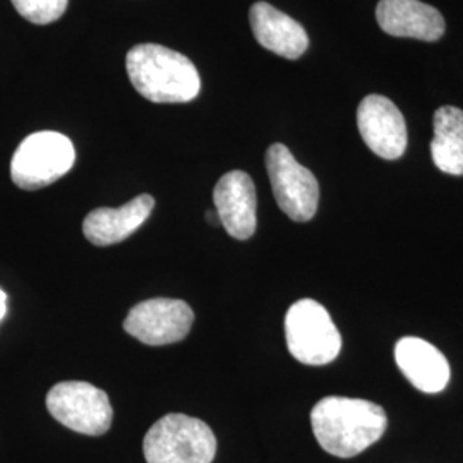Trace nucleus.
<instances>
[{
	"instance_id": "nucleus-1",
	"label": "nucleus",
	"mask_w": 463,
	"mask_h": 463,
	"mask_svg": "<svg viewBox=\"0 0 463 463\" xmlns=\"http://www.w3.org/2000/svg\"><path fill=\"white\" fill-rule=\"evenodd\" d=\"M319 447L338 458H352L373 447L388 428L381 405L363 398H321L311 412Z\"/></svg>"
},
{
	"instance_id": "nucleus-2",
	"label": "nucleus",
	"mask_w": 463,
	"mask_h": 463,
	"mask_svg": "<svg viewBox=\"0 0 463 463\" xmlns=\"http://www.w3.org/2000/svg\"><path fill=\"white\" fill-rule=\"evenodd\" d=\"M126 67L136 91L153 103H185L199 95L198 69L175 50L156 43L136 45Z\"/></svg>"
},
{
	"instance_id": "nucleus-3",
	"label": "nucleus",
	"mask_w": 463,
	"mask_h": 463,
	"mask_svg": "<svg viewBox=\"0 0 463 463\" xmlns=\"http://www.w3.org/2000/svg\"><path fill=\"white\" fill-rule=\"evenodd\" d=\"M148 463H212L216 438L210 426L184 414H168L149 428L143 439Z\"/></svg>"
},
{
	"instance_id": "nucleus-4",
	"label": "nucleus",
	"mask_w": 463,
	"mask_h": 463,
	"mask_svg": "<svg viewBox=\"0 0 463 463\" xmlns=\"http://www.w3.org/2000/svg\"><path fill=\"white\" fill-rule=\"evenodd\" d=\"M285 338L292 357L307 365L333 363L342 350V335L325 306L302 298L285 316Z\"/></svg>"
},
{
	"instance_id": "nucleus-5",
	"label": "nucleus",
	"mask_w": 463,
	"mask_h": 463,
	"mask_svg": "<svg viewBox=\"0 0 463 463\" xmlns=\"http://www.w3.org/2000/svg\"><path fill=\"white\" fill-rule=\"evenodd\" d=\"M76 162L72 141L61 133L30 134L11 162V179L24 191H38L64 177Z\"/></svg>"
},
{
	"instance_id": "nucleus-6",
	"label": "nucleus",
	"mask_w": 463,
	"mask_h": 463,
	"mask_svg": "<svg viewBox=\"0 0 463 463\" xmlns=\"http://www.w3.org/2000/svg\"><path fill=\"white\" fill-rule=\"evenodd\" d=\"M266 170L281 212L294 222H309L317 212L319 184L315 174L300 165L285 145L266 151Z\"/></svg>"
},
{
	"instance_id": "nucleus-7",
	"label": "nucleus",
	"mask_w": 463,
	"mask_h": 463,
	"mask_svg": "<svg viewBox=\"0 0 463 463\" xmlns=\"http://www.w3.org/2000/svg\"><path fill=\"white\" fill-rule=\"evenodd\" d=\"M50 414L71 430L101 436L112 426L114 411L109 395L84 381H64L47 395Z\"/></svg>"
},
{
	"instance_id": "nucleus-8",
	"label": "nucleus",
	"mask_w": 463,
	"mask_h": 463,
	"mask_svg": "<svg viewBox=\"0 0 463 463\" xmlns=\"http://www.w3.org/2000/svg\"><path fill=\"white\" fill-rule=\"evenodd\" d=\"M194 323V313L184 300L149 298L129 311L124 330L145 345L160 347L184 340Z\"/></svg>"
},
{
	"instance_id": "nucleus-9",
	"label": "nucleus",
	"mask_w": 463,
	"mask_h": 463,
	"mask_svg": "<svg viewBox=\"0 0 463 463\" xmlns=\"http://www.w3.org/2000/svg\"><path fill=\"white\" fill-rule=\"evenodd\" d=\"M357 126L367 148L384 160H397L407 148V126L397 105L369 95L357 109Z\"/></svg>"
},
{
	"instance_id": "nucleus-10",
	"label": "nucleus",
	"mask_w": 463,
	"mask_h": 463,
	"mask_svg": "<svg viewBox=\"0 0 463 463\" xmlns=\"http://www.w3.org/2000/svg\"><path fill=\"white\" fill-rule=\"evenodd\" d=\"M215 210L220 225L237 241H248L258 225L256 218V187L252 179L242 170L225 174L213 191Z\"/></svg>"
},
{
	"instance_id": "nucleus-11",
	"label": "nucleus",
	"mask_w": 463,
	"mask_h": 463,
	"mask_svg": "<svg viewBox=\"0 0 463 463\" xmlns=\"http://www.w3.org/2000/svg\"><path fill=\"white\" fill-rule=\"evenodd\" d=\"M376 19L384 33L436 42L445 34L441 13L420 0H380Z\"/></svg>"
},
{
	"instance_id": "nucleus-12",
	"label": "nucleus",
	"mask_w": 463,
	"mask_h": 463,
	"mask_svg": "<svg viewBox=\"0 0 463 463\" xmlns=\"http://www.w3.org/2000/svg\"><path fill=\"white\" fill-rule=\"evenodd\" d=\"M155 208V199L141 194L120 208H97L84 218V237L99 248L118 244L131 237Z\"/></svg>"
},
{
	"instance_id": "nucleus-13",
	"label": "nucleus",
	"mask_w": 463,
	"mask_h": 463,
	"mask_svg": "<svg viewBox=\"0 0 463 463\" xmlns=\"http://www.w3.org/2000/svg\"><path fill=\"white\" fill-rule=\"evenodd\" d=\"M395 361L403 376L422 393H439L449 381V364L439 348L415 336L402 338L395 347Z\"/></svg>"
},
{
	"instance_id": "nucleus-14",
	"label": "nucleus",
	"mask_w": 463,
	"mask_h": 463,
	"mask_svg": "<svg viewBox=\"0 0 463 463\" xmlns=\"http://www.w3.org/2000/svg\"><path fill=\"white\" fill-rule=\"evenodd\" d=\"M249 19L258 43L280 57L298 59L309 47V36L298 21L268 2L254 4Z\"/></svg>"
},
{
	"instance_id": "nucleus-15",
	"label": "nucleus",
	"mask_w": 463,
	"mask_h": 463,
	"mask_svg": "<svg viewBox=\"0 0 463 463\" xmlns=\"http://www.w3.org/2000/svg\"><path fill=\"white\" fill-rule=\"evenodd\" d=\"M432 162L449 175H463V110L441 107L434 114Z\"/></svg>"
},
{
	"instance_id": "nucleus-16",
	"label": "nucleus",
	"mask_w": 463,
	"mask_h": 463,
	"mask_svg": "<svg viewBox=\"0 0 463 463\" xmlns=\"http://www.w3.org/2000/svg\"><path fill=\"white\" fill-rule=\"evenodd\" d=\"M14 9L34 24H50L64 16L69 0H11Z\"/></svg>"
},
{
	"instance_id": "nucleus-17",
	"label": "nucleus",
	"mask_w": 463,
	"mask_h": 463,
	"mask_svg": "<svg viewBox=\"0 0 463 463\" xmlns=\"http://www.w3.org/2000/svg\"><path fill=\"white\" fill-rule=\"evenodd\" d=\"M7 315V294L0 288V321Z\"/></svg>"
},
{
	"instance_id": "nucleus-18",
	"label": "nucleus",
	"mask_w": 463,
	"mask_h": 463,
	"mask_svg": "<svg viewBox=\"0 0 463 463\" xmlns=\"http://www.w3.org/2000/svg\"><path fill=\"white\" fill-rule=\"evenodd\" d=\"M206 220H208L210 225H220V216L216 213V210H210V212L206 213Z\"/></svg>"
}]
</instances>
